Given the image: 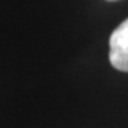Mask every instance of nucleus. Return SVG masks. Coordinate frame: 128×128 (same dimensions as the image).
<instances>
[{
    "label": "nucleus",
    "instance_id": "f03ea898",
    "mask_svg": "<svg viewBox=\"0 0 128 128\" xmlns=\"http://www.w3.org/2000/svg\"><path fill=\"white\" fill-rule=\"evenodd\" d=\"M108 2H115V0H108Z\"/></svg>",
    "mask_w": 128,
    "mask_h": 128
},
{
    "label": "nucleus",
    "instance_id": "f257e3e1",
    "mask_svg": "<svg viewBox=\"0 0 128 128\" xmlns=\"http://www.w3.org/2000/svg\"><path fill=\"white\" fill-rule=\"evenodd\" d=\"M108 60L115 70L128 73V18L112 32L108 40Z\"/></svg>",
    "mask_w": 128,
    "mask_h": 128
}]
</instances>
